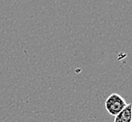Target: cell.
<instances>
[{
  "instance_id": "obj_1",
  "label": "cell",
  "mask_w": 132,
  "mask_h": 122,
  "mask_svg": "<svg viewBox=\"0 0 132 122\" xmlns=\"http://www.w3.org/2000/svg\"><path fill=\"white\" fill-rule=\"evenodd\" d=\"M127 105L124 98L117 93L111 94L105 101V108L107 112L113 117H116Z\"/></svg>"
},
{
  "instance_id": "obj_2",
  "label": "cell",
  "mask_w": 132,
  "mask_h": 122,
  "mask_svg": "<svg viewBox=\"0 0 132 122\" xmlns=\"http://www.w3.org/2000/svg\"><path fill=\"white\" fill-rule=\"evenodd\" d=\"M132 106L127 104L124 109L117 115L114 118V122H132Z\"/></svg>"
}]
</instances>
